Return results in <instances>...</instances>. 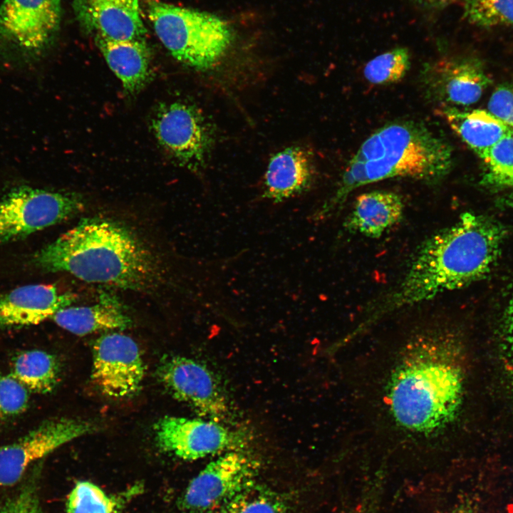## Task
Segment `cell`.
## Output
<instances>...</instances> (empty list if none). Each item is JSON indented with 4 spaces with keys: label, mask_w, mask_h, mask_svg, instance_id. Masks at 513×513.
Returning <instances> with one entry per match:
<instances>
[{
    "label": "cell",
    "mask_w": 513,
    "mask_h": 513,
    "mask_svg": "<svg viewBox=\"0 0 513 513\" xmlns=\"http://www.w3.org/2000/svg\"><path fill=\"white\" fill-rule=\"evenodd\" d=\"M504 237V227L495 220L462 214L423 243L404 277L368 307L360 328L366 331L391 313L481 279L494 266Z\"/></svg>",
    "instance_id": "6da1fadb"
},
{
    "label": "cell",
    "mask_w": 513,
    "mask_h": 513,
    "mask_svg": "<svg viewBox=\"0 0 513 513\" xmlns=\"http://www.w3.org/2000/svg\"><path fill=\"white\" fill-rule=\"evenodd\" d=\"M291 509L285 494L254 481L224 504L217 513H291Z\"/></svg>",
    "instance_id": "cb8c5ba5"
},
{
    "label": "cell",
    "mask_w": 513,
    "mask_h": 513,
    "mask_svg": "<svg viewBox=\"0 0 513 513\" xmlns=\"http://www.w3.org/2000/svg\"><path fill=\"white\" fill-rule=\"evenodd\" d=\"M258 461L243 449L229 450L210 462L178 499L182 513H211L256 481Z\"/></svg>",
    "instance_id": "52a82bcc"
},
{
    "label": "cell",
    "mask_w": 513,
    "mask_h": 513,
    "mask_svg": "<svg viewBox=\"0 0 513 513\" xmlns=\"http://www.w3.org/2000/svg\"><path fill=\"white\" fill-rule=\"evenodd\" d=\"M450 513H476V512L472 504L466 503L456 507Z\"/></svg>",
    "instance_id": "d6a6232c"
},
{
    "label": "cell",
    "mask_w": 513,
    "mask_h": 513,
    "mask_svg": "<svg viewBox=\"0 0 513 513\" xmlns=\"http://www.w3.org/2000/svg\"><path fill=\"white\" fill-rule=\"evenodd\" d=\"M145 366L134 340L119 333L98 338L93 346L92 380L105 395L128 398L141 388Z\"/></svg>",
    "instance_id": "4fadbf2b"
},
{
    "label": "cell",
    "mask_w": 513,
    "mask_h": 513,
    "mask_svg": "<svg viewBox=\"0 0 513 513\" xmlns=\"http://www.w3.org/2000/svg\"><path fill=\"white\" fill-rule=\"evenodd\" d=\"M151 126L160 145L180 164L192 168L203 164L212 136L207 123L194 106L180 102L162 104Z\"/></svg>",
    "instance_id": "7c38bea8"
},
{
    "label": "cell",
    "mask_w": 513,
    "mask_h": 513,
    "mask_svg": "<svg viewBox=\"0 0 513 513\" xmlns=\"http://www.w3.org/2000/svg\"><path fill=\"white\" fill-rule=\"evenodd\" d=\"M315 169L310 152L301 146L283 149L269 159L264 177L263 196L279 203L306 191Z\"/></svg>",
    "instance_id": "e0dca14e"
},
{
    "label": "cell",
    "mask_w": 513,
    "mask_h": 513,
    "mask_svg": "<svg viewBox=\"0 0 513 513\" xmlns=\"http://www.w3.org/2000/svg\"><path fill=\"white\" fill-rule=\"evenodd\" d=\"M71 293L60 294L51 284H28L0 293V329L37 325L68 307Z\"/></svg>",
    "instance_id": "2e32d148"
},
{
    "label": "cell",
    "mask_w": 513,
    "mask_h": 513,
    "mask_svg": "<svg viewBox=\"0 0 513 513\" xmlns=\"http://www.w3.org/2000/svg\"><path fill=\"white\" fill-rule=\"evenodd\" d=\"M33 262L48 272H66L87 282L142 291L160 270L152 253L121 224L86 218L38 251Z\"/></svg>",
    "instance_id": "3957f363"
},
{
    "label": "cell",
    "mask_w": 513,
    "mask_h": 513,
    "mask_svg": "<svg viewBox=\"0 0 513 513\" xmlns=\"http://www.w3.org/2000/svg\"><path fill=\"white\" fill-rule=\"evenodd\" d=\"M421 80L428 96L443 107L476 103L490 83L481 63L470 57H442L428 63Z\"/></svg>",
    "instance_id": "5bb4252c"
},
{
    "label": "cell",
    "mask_w": 513,
    "mask_h": 513,
    "mask_svg": "<svg viewBox=\"0 0 513 513\" xmlns=\"http://www.w3.org/2000/svg\"><path fill=\"white\" fill-rule=\"evenodd\" d=\"M29 391L11 374L0 373V422L28 408Z\"/></svg>",
    "instance_id": "83f0119b"
},
{
    "label": "cell",
    "mask_w": 513,
    "mask_h": 513,
    "mask_svg": "<svg viewBox=\"0 0 513 513\" xmlns=\"http://www.w3.org/2000/svg\"><path fill=\"white\" fill-rule=\"evenodd\" d=\"M487 108L513 133V83L497 87L488 101Z\"/></svg>",
    "instance_id": "f1b7e54d"
},
{
    "label": "cell",
    "mask_w": 513,
    "mask_h": 513,
    "mask_svg": "<svg viewBox=\"0 0 513 513\" xmlns=\"http://www.w3.org/2000/svg\"><path fill=\"white\" fill-rule=\"evenodd\" d=\"M76 16L86 31L110 41L145 39L140 0H73Z\"/></svg>",
    "instance_id": "9a60e30c"
},
{
    "label": "cell",
    "mask_w": 513,
    "mask_h": 513,
    "mask_svg": "<svg viewBox=\"0 0 513 513\" xmlns=\"http://www.w3.org/2000/svg\"><path fill=\"white\" fill-rule=\"evenodd\" d=\"M438 113L480 157L510 132L501 120L488 110H460L455 107L445 106Z\"/></svg>",
    "instance_id": "44dd1931"
},
{
    "label": "cell",
    "mask_w": 513,
    "mask_h": 513,
    "mask_svg": "<svg viewBox=\"0 0 513 513\" xmlns=\"http://www.w3.org/2000/svg\"><path fill=\"white\" fill-rule=\"evenodd\" d=\"M456 340L434 330L405 347L388 388L390 412L399 426L430 435L450 425L464 395V370Z\"/></svg>",
    "instance_id": "7a4b0ae2"
},
{
    "label": "cell",
    "mask_w": 513,
    "mask_h": 513,
    "mask_svg": "<svg viewBox=\"0 0 513 513\" xmlns=\"http://www.w3.org/2000/svg\"><path fill=\"white\" fill-rule=\"evenodd\" d=\"M95 40L109 68L127 93H137L147 85L152 73L150 51L145 39Z\"/></svg>",
    "instance_id": "d6986e66"
},
{
    "label": "cell",
    "mask_w": 513,
    "mask_h": 513,
    "mask_svg": "<svg viewBox=\"0 0 513 513\" xmlns=\"http://www.w3.org/2000/svg\"><path fill=\"white\" fill-rule=\"evenodd\" d=\"M464 16L479 27L513 26V0H462Z\"/></svg>",
    "instance_id": "4316f807"
},
{
    "label": "cell",
    "mask_w": 513,
    "mask_h": 513,
    "mask_svg": "<svg viewBox=\"0 0 513 513\" xmlns=\"http://www.w3.org/2000/svg\"><path fill=\"white\" fill-rule=\"evenodd\" d=\"M481 158L484 164V184L499 188L513 187V133L504 135Z\"/></svg>",
    "instance_id": "d4e9b609"
},
{
    "label": "cell",
    "mask_w": 513,
    "mask_h": 513,
    "mask_svg": "<svg viewBox=\"0 0 513 513\" xmlns=\"http://www.w3.org/2000/svg\"><path fill=\"white\" fill-rule=\"evenodd\" d=\"M147 14L155 33L177 61L200 71L214 67L233 39L227 21L209 13L149 1Z\"/></svg>",
    "instance_id": "5b68a950"
},
{
    "label": "cell",
    "mask_w": 513,
    "mask_h": 513,
    "mask_svg": "<svg viewBox=\"0 0 513 513\" xmlns=\"http://www.w3.org/2000/svg\"><path fill=\"white\" fill-rule=\"evenodd\" d=\"M413 4L428 10H439L461 0H408Z\"/></svg>",
    "instance_id": "1f68e13d"
},
{
    "label": "cell",
    "mask_w": 513,
    "mask_h": 513,
    "mask_svg": "<svg viewBox=\"0 0 513 513\" xmlns=\"http://www.w3.org/2000/svg\"><path fill=\"white\" fill-rule=\"evenodd\" d=\"M501 343L504 361L513 375V295L503 315L501 324Z\"/></svg>",
    "instance_id": "4dcf8cb0"
},
{
    "label": "cell",
    "mask_w": 513,
    "mask_h": 513,
    "mask_svg": "<svg viewBox=\"0 0 513 513\" xmlns=\"http://www.w3.org/2000/svg\"><path fill=\"white\" fill-rule=\"evenodd\" d=\"M404 204L393 192L374 190L359 195L346 220L344 228L351 233L378 238L402 219Z\"/></svg>",
    "instance_id": "ac0fdd59"
},
{
    "label": "cell",
    "mask_w": 513,
    "mask_h": 513,
    "mask_svg": "<svg viewBox=\"0 0 513 513\" xmlns=\"http://www.w3.org/2000/svg\"><path fill=\"white\" fill-rule=\"evenodd\" d=\"M51 318L60 327L78 336L98 331L123 330L132 324L130 317L118 299L104 291L99 295L98 303L63 308Z\"/></svg>",
    "instance_id": "ffe728a7"
},
{
    "label": "cell",
    "mask_w": 513,
    "mask_h": 513,
    "mask_svg": "<svg viewBox=\"0 0 513 513\" xmlns=\"http://www.w3.org/2000/svg\"><path fill=\"white\" fill-rule=\"evenodd\" d=\"M154 430L160 450L185 460L244 449L249 440L244 430L197 418L165 416L155 423Z\"/></svg>",
    "instance_id": "ba28073f"
},
{
    "label": "cell",
    "mask_w": 513,
    "mask_h": 513,
    "mask_svg": "<svg viewBox=\"0 0 513 513\" xmlns=\"http://www.w3.org/2000/svg\"><path fill=\"white\" fill-rule=\"evenodd\" d=\"M0 513H41L34 480L27 482L16 496L6 502Z\"/></svg>",
    "instance_id": "f546056e"
},
{
    "label": "cell",
    "mask_w": 513,
    "mask_h": 513,
    "mask_svg": "<svg viewBox=\"0 0 513 513\" xmlns=\"http://www.w3.org/2000/svg\"><path fill=\"white\" fill-rule=\"evenodd\" d=\"M83 207L81 197L74 193L15 187L0 197V246L61 222Z\"/></svg>",
    "instance_id": "8992f818"
},
{
    "label": "cell",
    "mask_w": 513,
    "mask_h": 513,
    "mask_svg": "<svg viewBox=\"0 0 513 513\" xmlns=\"http://www.w3.org/2000/svg\"><path fill=\"white\" fill-rule=\"evenodd\" d=\"M95 428L91 423L79 419H53L0 447V485H14L31 464L73 439L91 433Z\"/></svg>",
    "instance_id": "8fae6325"
},
{
    "label": "cell",
    "mask_w": 513,
    "mask_h": 513,
    "mask_svg": "<svg viewBox=\"0 0 513 513\" xmlns=\"http://www.w3.org/2000/svg\"><path fill=\"white\" fill-rule=\"evenodd\" d=\"M450 144L420 122L398 120L372 133L348 162L336 192L315 217L337 212L354 190L389 178L438 182L450 171Z\"/></svg>",
    "instance_id": "277c9868"
},
{
    "label": "cell",
    "mask_w": 513,
    "mask_h": 513,
    "mask_svg": "<svg viewBox=\"0 0 513 513\" xmlns=\"http://www.w3.org/2000/svg\"><path fill=\"white\" fill-rule=\"evenodd\" d=\"M410 67L408 49L396 47L369 61L364 67L363 75L370 83L386 85L400 81Z\"/></svg>",
    "instance_id": "484cf974"
},
{
    "label": "cell",
    "mask_w": 513,
    "mask_h": 513,
    "mask_svg": "<svg viewBox=\"0 0 513 513\" xmlns=\"http://www.w3.org/2000/svg\"><path fill=\"white\" fill-rule=\"evenodd\" d=\"M11 374L29 392L45 394L56 386L59 366L55 356L46 351H24L13 359Z\"/></svg>",
    "instance_id": "7402d4cb"
},
{
    "label": "cell",
    "mask_w": 513,
    "mask_h": 513,
    "mask_svg": "<svg viewBox=\"0 0 513 513\" xmlns=\"http://www.w3.org/2000/svg\"><path fill=\"white\" fill-rule=\"evenodd\" d=\"M157 373L172 397L200 415L219 423L230 418L227 394L217 376L204 365L183 356H165Z\"/></svg>",
    "instance_id": "9c48e42d"
},
{
    "label": "cell",
    "mask_w": 513,
    "mask_h": 513,
    "mask_svg": "<svg viewBox=\"0 0 513 513\" xmlns=\"http://www.w3.org/2000/svg\"><path fill=\"white\" fill-rule=\"evenodd\" d=\"M61 0H3L0 4V47L21 53L44 48L56 33Z\"/></svg>",
    "instance_id": "30bf717a"
},
{
    "label": "cell",
    "mask_w": 513,
    "mask_h": 513,
    "mask_svg": "<svg viewBox=\"0 0 513 513\" xmlns=\"http://www.w3.org/2000/svg\"><path fill=\"white\" fill-rule=\"evenodd\" d=\"M142 489V484H135L118 494L108 495L93 482L81 481L68 494L66 513H120Z\"/></svg>",
    "instance_id": "603a6c76"
}]
</instances>
